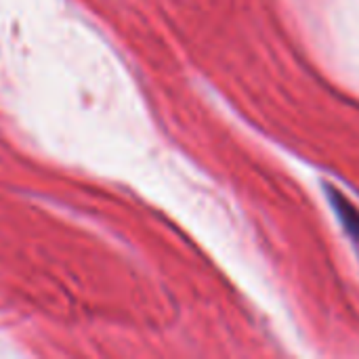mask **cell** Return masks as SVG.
Listing matches in <instances>:
<instances>
[{"instance_id": "obj_1", "label": "cell", "mask_w": 359, "mask_h": 359, "mask_svg": "<svg viewBox=\"0 0 359 359\" xmlns=\"http://www.w3.org/2000/svg\"><path fill=\"white\" fill-rule=\"evenodd\" d=\"M328 198H330V204H332L334 212L341 217V223L345 225V229L355 240H359V212L355 210V206L345 196H341L337 189H332V187H328Z\"/></svg>"}]
</instances>
